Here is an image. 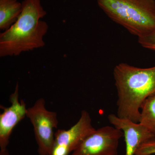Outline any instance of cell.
<instances>
[{
  "mask_svg": "<svg viewBox=\"0 0 155 155\" xmlns=\"http://www.w3.org/2000/svg\"><path fill=\"white\" fill-rule=\"evenodd\" d=\"M17 21L0 34V57L19 56L43 47L48 25L41 19L47 14L40 0H24Z\"/></svg>",
  "mask_w": 155,
  "mask_h": 155,
  "instance_id": "1",
  "label": "cell"
},
{
  "mask_svg": "<svg viewBox=\"0 0 155 155\" xmlns=\"http://www.w3.org/2000/svg\"><path fill=\"white\" fill-rule=\"evenodd\" d=\"M117 89V116L138 123L140 107L144 100L155 92V66L141 68L126 63L114 70Z\"/></svg>",
  "mask_w": 155,
  "mask_h": 155,
  "instance_id": "2",
  "label": "cell"
},
{
  "mask_svg": "<svg viewBox=\"0 0 155 155\" xmlns=\"http://www.w3.org/2000/svg\"><path fill=\"white\" fill-rule=\"evenodd\" d=\"M97 2L111 20L138 38L155 30V0H97Z\"/></svg>",
  "mask_w": 155,
  "mask_h": 155,
  "instance_id": "3",
  "label": "cell"
},
{
  "mask_svg": "<svg viewBox=\"0 0 155 155\" xmlns=\"http://www.w3.org/2000/svg\"><path fill=\"white\" fill-rule=\"evenodd\" d=\"M45 105L44 99H38L27 109L26 117L33 125L39 154L51 155L54 141V129L58 127V120L57 113L49 111Z\"/></svg>",
  "mask_w": 155,
  "mask_h": 155,
  "instance_id": "4",
  "label": "cell"
},
{
  "mask_svg": "<svg viewBox=\"0 0 155 155\" xmlns=\"http://www.w3.org/2000/svg\"><path fill=\"white\" fill-rule=\"evenodd\" d=\"M124 136L114 126L101 127L91 134L70 155H117L119 140Z\"/></svg>",
  "mask_w": 155,
  "mask_h": 155,
  "instance_id": "5",
  "label": "cell"
},
{
  "mask_svg": "<svg viewBox=\"0 0 155 155\" xmlns=\"http://www.w3.org/2000/svg\"><path fill=\"white\" fill-rule=\"evenodd\" d=\"M96 129L92 125L90 115L82 110L77 123L68 130L58 129L51 155H70L86 137Z\"/></svg>",
  "mask_w": 155,
  "mask_h": 155,
  "instance_id": "6",
  "label": "cell"
},
{
  "mask_svg": "<svg viewBox=\"0 0 155 155\" xmlns=\"http://www.w3.org/2000/svg\"><path fill=\"white\" fill-rule=\"evenodd\" d=\"M19 84L9 97L11 103L9 107L1 105L3 113L0 114V149H7L10 142V137L14 127L26 116L27 109L23 100H19Z\"/></svg>",
  "mask_w": 155,
  "mask_h": 155,
  "instance_id": "7",
  "label": "cell"
},
{
  "mask_svg": "<svg viewBox=\"0 0 155 155\" xmlns=\"http://www.w3.org/2000/svg\"><path fill=\"white\" fill-rule=\"evenodd\" d=\"M108 119L114 127L123 132L126 145L125 155H134L140 145L155 140L154 134L139 122L120 118L114 114H110Z\"/></svg>",
  "mask_w": 155,
  "mask_h": 155,
  "instance_id": "8",
  "label": "cell"
},
{
  "mask_svg": "<svg viewBox=\"0 0 155 155\" xmlns=\"http://www.w3.org/2000/svg\"><path fill=\"white\" fill-rule=\"evenodd\" d=\"M22 11L17 0H0V29L5 31L16 22Z\"/></svg>",
  "mask_w": 155,
  "mask_h": 155,
  "instance_id": "9",
  "label": "cell"
},
{
  "mask_svg": "<svg viewBox=\"0 0 155 155\" xmlns=\"http://www.w3.org/2000/svg\"><path fill=\"white\" fill-rule=\"evenodd\" d=\"M139 122L155 135V92L142 104Z\"/></svg>",
  "mask_w": 155,
  "mask_h": 155,
  "instance_id": "10",
  "label": "cell"
},
{
  "mask_svg": "<svg viewBox=\"0 0 155 155\" xmlns=\"http://www.w3.org/2000/svg\"><path fill=\"white\" fill-rule=\"evenodd\" d=\"M155 154V140L143 143L136 151L134 155H151Z\"/></svg>",
  "mask_w": 155,
  "mask_h": 155,
  "instance_id": "11",
  "label": "cell"
},
{
  "mask_svg": "<svg viewBox=\"0 0 155 155\" xmlns=\"http://www.w3.org/2000/svg\"><path fill=\"white\" fill-rule=\"evenodd\" d=\"M138 41L143 47L155 51V30L145 36L139 38Z\"/></svg>",
  "mask_w": 155,
  "mask_h": 155,
  "instance_id": "12",
  "label": "cell"
},
{
  "mask_svg": "<svg viewBox=\"0 0 155 155\" xmlns=\"http://www.w3.org/2000/svg\"><path fill=\"white\" fill-rule=\"evenodd\" d=\"M0 155H10L8 149L1 150Z\"/></svg>",
  "mask_w": 155,
  "mask_h": 155,
  "instance_id": "13",
  "label": "cell"
}]
</instances>
